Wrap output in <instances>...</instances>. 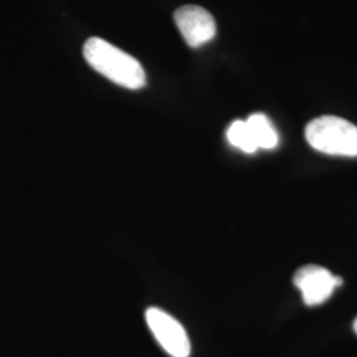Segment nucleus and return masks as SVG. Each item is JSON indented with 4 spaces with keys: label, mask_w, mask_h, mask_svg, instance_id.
<instances>
[{
    "label": "nucleus",
    "mask_w": 357,
    "mask_h": 357,
    "mask_svg": "<svg viewBox=\"0 0 357 357\" xmlns=\"http://www.w3.org/2000/svg\"><path fill=\"white\" fill-rule=\"evenodd\" d=\"M84 57L94 70L119 86L138 90L146 85L141 63L103 38H89L84 44Z\"/></svg>",
    "instance_id": "1"
},
{
    "label": "nucleus",
    "mask_w": 357,
    "mask_h": 357,
    "mask_svg": "<svg viewBox=\"0 0 357 357\" xmlns=\"http://www.w3.org/2000/svg\"><path fill=\"white\" fill-rule=\"evenodd\" d=\"M306 139L317 151L327 155L357 156V126L343 118L323 115L307 125Z\"/></svg>",
    "instance_id": "2"
},
{
    "label": "nucleus",
    "mask_w": 357,
    "mask_h": 357,
    "mask_svg": "<svg viewBox=\"0 0 357 357\" xmlns=\"http://www.w3.org/2000/svg\"><path fill=\"white\" fill-rule=\"evenodd\" d=\"M146 321L158 343L169 356L190 357V337L185 328L174 317L158 307H150L146 311Z\"/></svg>",
    "instance_id": "3"
},
{
    "label": "nucleus",
    "mask_w": 357,
    "mask_h": 357,
    "mask_svg": "<svg viewBox=\"0 0 357 357\" xmlns=\"http://www.w3.org/2000/svg\"><path fill=\"white\" fill-rule=\"evenodd\" d=\"M343 280L333 275L330 270L319 265H307L294 275V284L301 290L307 306H319L324 303Z\"/></svg>",
    "instance_id": "4"
},
{
    "label": "nucleus",
    "mask_w": 357,
    "mask_h": 357,
    "mask_svg": "<svg viewBox=\"0 0 357 357\" xmlns=\"http://www.w3.org/2000/svg\"><path fill=\"white\" fill-rule=\"evenodd\" d=\"M174 19L184 41L191 48H199L216 36V22L203 7H180L174 15Z\"/></svg>",
    "instance_id": "5"
},
{
    "label": "nucleus",
    "mask_w": 357,
    "mask_h": 357,
    "mask_svg": "<svg viewBox=\"0 0 357 357\" xmlns=\"http://www.w3.org/2000/svg\"><path fill=\"white\" fill-rule=\"evenodd\" d=\"M246 122L255 137L258 149L271 150L278 144V134L266 115L261 113L252 114L246 119Z\"/></svg>",
    "instance_id": "6"
},
{
    "label": "nucleus",
    "mask_w": 357,
    "mask_h": 357,
    "mask_svg": "<svg viewBox=\"0 0 357 357\" xmlns=\"http://www.w3.org/2000/svg\"><path fill=\"white\" fill-rule=\"evenodd\" d=\"M227 138L231 146L243 150V153H253L258 150L255 137L246 121H234L227 131Z\"/></svg>",
    "instance_id": "7"
},
{
    "label": "nucleus",
    "mask_w": 357,
    "mask_h": 357,
    "mask_svg": "<svg viewBox=\"0 0 357 357\" xmlns=\"http://www.w3.org/2000/svg\"><path fill=\"white\" fill-rule=\"evenodd\" d=\"M354 331H355V333L357 335V318L355 319V321H354Z\"/></svg>",
    "instance_id": "8"
}]
</instances>
